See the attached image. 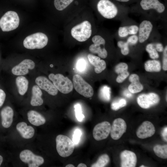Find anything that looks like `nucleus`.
<instances>
[{"label": "nucleus", "instance_id": "obj_1", "mask_svg": "<svg viewBox=\"0 0 167 167\" xmlns=\"http://www.w3.org/2000/svg\"><path fill=\"white\" fill-rule=\"evenodd\" d=\"M56 142L57 151L61 156L66 157L73 153L75 145L73 141L67 136L62 135H57Z\"/></svg>", "mask_w": 167, "mask_h": 167}, {"label": "nucleus", "instance_id": "obj_2", "mask_svg": "<svg viewBox=\"0 0 167 167\" xmlns=\"http://www.w3.org/2000/svg\"><path fill=\"white\" fill-rule=\"evenodd\" d=\"M48 38L44 33H36L25 38L23 41L24 46L28 49H41L47 44Z\"/></svg>", "mask_w": 167, "mask_h": 167}, {"label": "nucleus", "instance_id": "obj_3", "mask_svg": "<svg viewBox=\"0 0 167 167\" xmlns=\"http://www.w3.org/2000/svg\"><path fill=\"white\" fill-rule=\"evenodd\" d=\"M49 78L57 89L62 93L68 94L72 91L73 84L68 77L60 74L51 73L49 75Z\"/></svg>", "mask_w": 167, "mask_h": 167}, {"label": "nucleus", "instance_id": "obj_4", "mask_svg": "<svg viewBox=\"0 0 167 167\" xmlns=\"http://www.w3.org/2000/svg\"><path fill=\"white\" fill-rule=\"evenodd\" d=\"M19 19L17 13L13 11L6 12L0 19V27L3 32L14 30L18 27Z\"/></svg>", "mask_w": 167, "mask_h": 167}, {"label": "nucleus", "instance_id": "obj_5", "mask_svg": "<svg viewBox=\"0 0 167 167\" xmlns=\"http://www.w3.org/2000/svg\"><path fill=\"white\" fill-rule=\"evenodd\" d=\"M72 37L80 42H84L87 40L92 34L91 25L87 20L74 27L71 31Z\"/></svg>", "mask_w": 167, "mask_h": 167}, {"label": "nucleus", "instance_id": "obj_6", "mask_svg": "<svg viewBox=\"0 0 167 167\" xmlns=\"http://www.w3.org/2000/svg\"><path fill=\"white\" fill-rule=\"evenodd\" d=\"M73 85L75 90L79 94L86 97H92L93 94L92 87L78 74L73 76Z\"/></svg>", "mask_w": 167, "mask_h": 167}, {"label": "nucleus", "instance_id": "obj_7", "mask_svg": "<svg viewBox=\"0 0 167 167\" xmlns=\"http://www.w3.org/2000/svg\"><path fill=\"white\" fill-rule=\"evenodd\" d=\"M99 13L104 18L111 19L117 14L118 10L115 5L109 0H100L97 4Z\"/></svg>", "mask_w": 167, "mask_h": 167}, {"label": "nucleus", "instance_id": "obj_8", "mask_svg": "<svg viewBox=\"0 0 167 167\" xmlns=\"http://www.w3.org/2000/svg\"><path fill=\"white\" fill-rule=\"evenodd\" d=\"M19 158L22 161L27 163L29 167H38L43 164L44 161L42 157L35 154L28 149L21 152Z\"/></svg>", "mask_w": 167, "mask_h": 167}, {"label": "nucleus", "instance_id": "obj_9", "mask_svg": "<svg viewBox=\"0 0 167 167\" xmlns=\"http://www.w3.org/2000/svg\"><path fill=\"white\" fill-rule=\"evenodd\" d=\"M160 101L159 96L156 94L151 92L148 94H142L137 98L139 105L143 109H148L157 104Z\"/></svg>", "mask_w": 167, "mask_h": 167}, {"label": "nucleus", "instance_id": "obj_10", "mask_svg": "<svg viewBox=\"0 0 167 167\" xmlns=\"http://www.w3.org/2000/svg\"><path fill=\"white\" fill-rule=\"evenodd\" d=\"M111 127L110 123L107 121L97 124L93 130L92 134L94 139L99 141L107 138L110 133Z\"/></svg>", "mask_w": 167, "mask_h": 167}, {"label": "nucleus", "instance_id": "obj_11", "mask_svg": "<svg viewBox=\"0 0 167 167\" xmlns=\"http://www.w3.org/2000/svg\"><path fill=\"white\" fill-rule=\"evenodd\" d=\"M126 129V125L125 121L121 118L115 119L111 127L110 131L111 138L114 140L119 139Z\"/></svg>", "mask_w": 167, "mask_h": 167}, {"label": "nucleus", "instance_id": "obj_12", "mask_svg": "<svg viewBox=\"0 0 167 167\" xmlns=\"http://www.w3.org/2000/svg\"><path fill=\"white\" fill-rule=\"evenodd\" d=\"M35 67V63L32 60L25 59L12 69V74L15 75L20 76L27 74L29 70H32Z\"/></svg>", "mask_w": 167, "mask_h": 167}, {"label": "nucleus", "instance_id": "obj_13", "mask_svg": "<svg viewBox=\"0 0 167 167\" xmlns=\"http://www.w3.org/2000/svg\"><path fill=\"white\" fill-rule=\"evenodd\" d=\"M35 82L40 89L44 90L49 94L55 96L57 94L58 90L53 84L45 77H37L35 79Z\"/></svg>", "mask_w": 167, "mask_h": 167}, {"label": "nucleus", "instance_id": "obj_14", "mask_svg": "<svg viewBox=\"0 0 167 167\" xmlns=\"http://www.w3.org/2000/svg\"><path fill=\"white\" fill-rule=\"evenodd\" d=\"M155 132V128L153 125L149 121H145L139 127L136 134L139 138L144 139L151 137Z\"/></svg>", "mask_w": 167, "mask_h": 167}, {"label": "nucleus", "instance_id": "obj_15", "mask_svg": "<svg viewBox=\"0 0 167 167\" xmlns=\"http://www.w3.org/2000/svg\"><path fill=\"white\" fill-rule=\"evenodd\" d=\"M121 166L135 167L137 163V157L134 152L127 150L122 151L120 155Z\"/></svg>", "mask_w": 167, "mask_h": 167}, {"label": "nucleus", "instance_id": "obj_16", "mask_svg": "<svg viewBox=\"0 0 167 167\" xmlns=\"http://www.w3.org/2000/svg\"><path fill=\"white\" fill-rule=\"evenodd\" d=\"M153 27L149 21L144 20L142 22L139 28L138 40L140 43H143L148 38Z\"/></svg>", "mask_w": 167, "mask_h": 167}, {"label": "nucleus", "instance_id": "obj_17", "mask_svg": "<svg viewBox=\"0 0 167 167\" xmlns=\"http://www.w3.org/2000/svg\"><path fill=\"white\" fill-rule=\"evenodd\" d=\"M140 5L144 10L153 9L160 13H163L165 9L164 5L158 0H142Z\"/></svg>", "mask_w": 167, "mask_h": 167}, {"label": "nucleus", "instance_id": "obj_18", "mask_svg": "<svg viewBox=\"0 0 167 167\" xmlns=\"http://www.w3.org/2000/svg\"><path fill=\"white\" fill-rule=\"evenodd\" d=\"M2 124L5 128H8L11 125L13 121L14 112L10 107H4L1 111Z\"/></svg>", "mask_w": 167, "mask_h": 167}, {"label": "nucleus", "instance_id": "obj_19", "mask_svg": "<svg viewBox=\"0 0 167 167\" xmlns=\"http://www.w3.org/2000/svg\"><path fill=\"white\" fill-rule=\"evenodd\" d=\"M16 128L21 136L24 139H30L34 135L35 130L33 128L30 126H28L24 122L18 123L16 125Z\"/></svg>", "mask_w": 167, "mask_h": 167}, {"label": "nucleus", "instance_id": "obj_20", "mask_svg": "<svg viewBox=\"0 0 167 167\" xmlns=\"http://www.w3.org/2000/svg\"><path fill=\"white\" fill-rule=\"evenodd\" d=\"M88 58L90 63L94 66V70L96 73H100L105 69V62L103 60H101L99 57L89 54Z\"/></svg>", "mask_w": 167, "mask_h": 167}, {"label": "nucleus", "instance_id": "obj_21", "mask_svg": "<svg viewBox=\"0 0 167 167\" xmlns=\"http://www.w3.org/2000/svg\"><path fill=\"white\" fill-rule=\"evenodd\" d=\"M28 119L32 125L38 126L45 123V118L41 114L33 110L29 111L27 113Z\"/></svg>", "mask_w": 167, "mask_h": 167}, {"label": "nucleus", "instance_id": "obj_22", "mask_svg": "<svg viewBox=\"0 0 167 167\" xmlns=\"http://www.w3.org/2000/svg\"><path fill=\"white\" fill-rule=\"evenodd\" d=\"M42 92L40 88L37 85H34L32 88V96L30 101L31 105L34 106L41 105L43 100L41 98Z\"/></svg>", "mask_w": 167, "mask_h": 167}, {"label": "nucleus", "instance_id": "obj_23", "mask_svg": "<svg viewBox=\"0 0 167 167\" xmlns=\"http://www.w3.org/2000/svg\"><path fill=\"white\" fill-rule=\"evenodd\" d=\"M15 82L19 93L21 95H24L28 89V80L24 76L20 75L16 78Z\"/></svg>", "mask_w": 167, "mask_h": 167}, {"label": "nucleus", "instance_id": "obj_24", "mask_svg": "<svg viewBox=\"0 0 167 167\" xmlns=\"http://www.w3.org/2000/svg\"><path fill=\"white\" fill-rule=\"evenodd\" d=\"M89 49L91 52L97 54L99 57L102 58H105L107 56V52L104 45L94 43L90 45Z\"/></svg>", "mask_w": 167, "mask_h": 167}, {"label": "nucleus", "instance_id": "obj_25", "mask_svg": "<svg viewBox=\"0 0 167 167\" xmlns=\"http://www.w3.org/2000/svg\"><path fill=\"white\" fill-rule=\"evenodd\" d=\"M145 71L148 72H159L161 70V65L159 61L155 59L148 60L144 64Z\"/></svg>", "mask_w": 167, "mask_h": 167}, {"label": "nucleus", "instance_id": "obj_26", "mask_svg": "<svg viewBox=\"0 0 167 167\" xmlns=\"http://www.w3.org/2000/svg\"><path fill=\"white\" fill-rule=\"evenodd\" d=\"M155 154L158 157L166 159L167 158V145H157L153 148Z\"/></svg>", "mask_w": 167, "mask_h": 167}, {"label": "nucleus", "instance_id": "obj_27", "mask_svg": "<svg viewBox=\"0 0 167 167\" xmlns=\"http://www.w3.org/2000/svg\"><path fill=\"white\" fill-rule=\"evenodd\" d=\"M110 159L109 156L106 154L101 155L97 161L91 165V167H104L109 163Z\"/></svg>", "mask_w": 167, "mask_h": 167}, {"label": "nucleus", "instance_id": "obj_28", "mask_svg": "<svg viewBox=\"0 0 167 167\" xmlns=\"http://www.w3.org/2000/svg\"><path fill=\"white\" fill-rule=\"evenodd\" d=\"M99 96L103 101H109L110 98V88L107 86L102 87L100 89Z\"/></svg>", "mask_w": 167, "mask_h": 167}, {"label": "nucleus", "instance_id": "obj_29", "mask_svg": "<svg viewBox=\"0 0 167 167\" xmlns=\"http://www.w3.org/2000/svg\"><path fill=\"white\" fill-rule=\"evenodd\" d=\"M74 0H54V4L55 8L62 11L68 6Z\"/></svg>", "mask_w": 167, "mask_h": 167}, {"label": "nucleus", "instance_id": "obj_30", "mask_svg": "<svg viewBox=\"0 0 167 167\" xmlns=\"http://www.w3.org/2000/svg\"><path fill=\"white\" fill-rule=\"evenodd\" d=\"M131 83L128 87V90L131 93H137L141 92L143 89V86L139 81Z\"/></svg>", "mask_w": 167, "mask_h": 167}, {"label": "nucleus", "instance_id": "obj_31", "mask_svg": "<svg viewBox=\"0 0 167 167\" xmlns=\"http://www.w3.org/2000/svg\"><path fill=\"white\" fill-rule=\"evenodd\" d=\"M145 49L147 52L149 54L151 58L155 59L159 58V55L153 44L152 43L148 44L146 46Z\"/></svg>", "mask_w": 167, "mask_h": 167}, {"label": "nucleus", "instance_id": "obj_32", "mask_svg": "<svg viewBox=\"0 0 167 167\" xmlns=\"http://www.w3.org/2000/svg\"><path fill=\"white\" fill-rule=\"evenodd\" d=\"M126 105V100L123 98L113 102L111 104L112 109L116 111L125 106Z\"/></svg>", "mask_w": 167, "mask_h": 167}, {"label": "nucleus", "instance_id": "obj_33", "mask_svg": "<svg viewBox=\"0 0 167 167\" xmlns=\"http://www.w3.org/2000/svg\"><path fill=\"white\" fill-rule=\"evenodd\" d=\"M117 45L121 49V52L122 54L126 55L129 53V44L127 42L119 41L117 43Z\"/></svg>", "mask_w": 167, "mask_h": 167}, {"label": "nucleus", "instance_id": "obj_34", "mask_svg": "<svg viewBox=\"0 0 167 167\" xmlns=\"http://www.w3.org/2000/svg\"><path fill=\"white\" fill-rule=\"evenodd\" d=\"M128 66L124 62H121L116 65L115 67V72L118 74L127 71L128 69Z\"/></svg>", "mask_w": 167, "mask_h": 167}, {"label": "nucleus", "instance_id": "obj_35", "mask_svg": "<svg viewBox=\"0 0 167 167\" xmlns=\"http://www.w3.org/2000/svg\"><path fill=\"white\" fill-rule=\"evenodd\" d=\"M76 117L79 122H81L84 118L82 113L81 106L79 104H77L74 106Z\"/></svg>", "mask_w": 167, "mask_h": 167}, {"label": "nucleus", "instance_id": "obj_36", "mask_svg": "<svg viewBox=\"0 0 167 167\" xmlns=\"http://www.w3.org/2000/svg\"><path fill=\"white\" fill-rule=\"evenodd\" d=\"M81 135L82 132L80 130L77 129L75 131L72 141L75 144H77L79 143Z\"/></svg>", "mask_w": 167, "mask_h": 167}, {"label": "nucleus", "instance_id": "obj_37", "mask_svg": "<svg viewBox=\"0 0 167 167\" xmlns=\"http://www.w3.org/2000/svg\"><path fill=\"white\" fill-rule=\"evenodd\" d=\"M86 67V62L83 59H79L77 62L76 64V68L79 71H83Z\"/></svg>", "mask_w": 167, "mask_h": 167}, {"label": "nucleus", "instance_id": "obj_38", "mask_svg": "<svg viewBox=\"0 0 167 167\" xmlns=\"http://www.w3.org/2000/svg\"><path fill=\"white\" fill-rule=\"evenodd\" d=\"M129 73L128 71L118 74L116 79V81L118 83L122 82L129 75Z\"/></svg>", "mask_w": 167, "mask_h": 167}, {"label": "nucleus", "instance_id": "obj_39", "mask_svg": "<svg viewBox=\"0 0 167 167\" xmlns=\"http://www.w3.org/2000/svg\"><path fill=\"white\" fill-rule=\"evenodd\" d=\"M118 34L121 37H125L129 35L128 26L120 27L119 28Z\"/></svg>", "mask_w": 167, "mask_h": 167}, {"label": "nucleus", "instance_id": "obj_40", "mask_svg": "<svg viewBox=\"0 0 167 167\" xmlns=\"http://www.w3.org/2000/svg\"><path fill=\"white\" fill-rule=\"evenodd\" d=\"M92 42L95 44H100L105 45V39L101 36L95 35L92 38Z\"/></svg>", "mask_w": 167, "mask_h": 167}, {"label": "nucleus", "instance_id": "obj_41", "mask_svg": "<svg viewBox=\"0 0 167 167\" xmlns=\"http://www.w3.org/2000/svg\"><path fill=\"white\" fill-rule=\"evenodd\" d=\"M162 68L165 71L167 70V46L164 50L163 57L162 61Z\"/></svg>", "mask_w": 167, "mask_h": 167}, {"label": "nucleus", "instance_id": "obj_42", "mask_svg": "<svg viewBox=\"0 0 167 167\" xmlns=\"http://www.w3.org/2000/svg\"><path fill=\"white\" fill-rule=\"evenodd\" d=\"M138 41V37L135 35H133L128 37L127 42L129 45H134L136 44Z\"/></svg>", "mask_w": 167, "mask_h": 167}, {"label": "nucleus", "instance_id": "obj_43", "mask_svg": "<svg viewBox=\"0 0 167 167\" xmlns=\"http://www.w3.org/2000/svg\"><path fill=\"white\" fill-rule=\"evenodd\" d=\"M139 28L136 25H132L128 27L129 34L135 35L139 31Z\"/></svg>", "mask_w": 167, "mask_h": 167}, {"label": "nucleus", "instance_id": "obj_44", "mask_svg": "<svg viewBox=\"0 0 167 167\" xmlns=\"http://www.w3.org/2000/svg\"><path fill=\"white\" fill-rule=\"evenodd\" d=\"M6 97V94L2 90L0 89V107L3 105Z\"/></svg>", "mask_w": 167, "mask_h": 167}, {"label": "nucleus", "instance_id": "obj_45", "mask_svg": "<svg viewBox=\"0 0 167 167\" xmlns=\"http://www.w3.org/2000/svg\"><path fill=\"white\" fill-rule=\"evenodd\" d=\"M129 80L131 83L139 81V76L136 74H132L129 76Z\"/></svg>", "mask_w": 167, "mask_h": 167}, {"label": "nucleus", "instance_id": "obj_46", "mask_svg": "<svg viewBox=\"0 0 167 167\" xmlns=\"http://www.w3.org/2000/svg\"><path fill=\"white\" fill-rule=\"evenodd\" d=\"M155 48L157 52H162L164 50V48L162 45L160 43H157L155 46Z\"/></svg>", "mask_w": 167, "mask_h": 167}, {"label": "nucleus", "instance_id": "obj_47", "mask_svg": "<svg viewBox=\"0 0 167 167\" xmlns=\"http://www.w3.org/2000/svg\"><path fill=\"white\" fill-rule=\"evenodd\" d=\"M162 135L164 139L166 141H167V127H165L163 130L162 132Z\"/></svg>", "mask_w": 167, "mask_h": 167}, {"label": "nucleus", "instance_id": "obj_48", "mask_svg": "<svg viewBox=\"0 0 167 167\" xmlns=\"http://www.w3.org/2000/svg\"><path fill=\"white\" fill-rule=\"evenodd\" d=\"M131 93L129 91H128L127 90L125 91L124 93L123 94L124 95L128 97V98H130L131 97L132 95L131 94Z\"/></svg>", "mask_w": 167, "mask_h": 167}, {"label": "nucleus", "instance_id": "obj_49", "mask_svg": "<svg viewBox=\"0 0 167 167\" xmlns=\"http://www.w3.org/2000/svg\"><path fill=\"white\" fill-rule=\"evenodd\" d=\"M77 167H87L86 165L83 163H81L79 164L77 166Z\"/></svg>", "mask_w": 167, "mask_h": 167}, {"label": "nucleus", "instance_id": "obj_50", "mask_svg": "<svg viewBox=\"0 0 167 167\" xmlns=\"http://www.w3.org/2000/svg\"><path fill=\"white\" fill-rule=\"evenodd\" d=\"M3 160V157L1 155H0V166H1Z\"/></svg>", "mask_w": 167, "mask_h": 167}, {"label": "nucleus", "instance_id": "obj_51", "mask_svg": "<svg viewBox=\"0 0 167 167\" xmlns=\"http://www.w3.org/2000/svg\"><path fill=\"white\" fill-rule=\"evenodd\" d=\"M65 167H74L75 166L74 165L72 164H69L66 165Z\"/></svg>", "mask_w": 167, "mask_h": 167}, {"label": "nucleus", "instance_id": "obj_52", "mask_svg": "<svg viewBox=\"0 0 167 167\" xmlns=\"http://www.w3.org/2000/svg\"><path fill=\"white\" fill-rule=\"evenodd\" d=\"M118 1L121 2H127L129 1L130 0H116Z\"/></svg>", "mask_w": 167, "mask_h": 167}, {"label": "nucleus", "instance_id": "obj_53", "mask_svg": "<svg viewBox=\"0 0 167 167\" xmlns=\"http://www.w3.org/2000/svg\"><path fill=\"white\" fill-rule=\"evenodd\" d=\"M145 167L144 165H141V166H140V167Z\"/></svg>", "mask_w": 167, "mask_h": 167}]
</instances>
